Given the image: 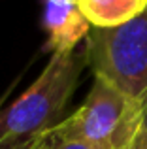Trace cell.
Returning a JSON list of instances; mask_svg holds the SVG:
<instances>
[{
  "label": "cell",
  "instance_id": "1",
  "mask_svg": "<svg viewBox=\"0 0 147 149\" xmlns=\"http://www.w3.org/2000/svg\"><path fill=\"white\" fill-rule=\"evenodd\" d=\"M87 66L85 51L51 53L38 79L15 102L0 108V149H30L66 117V108Z\"/></svg>",
  "mask_w": 147,
  "mask_h": 149
},
{
  "label": "cell",
  "instance_id": "2",
  "mask_svg": "<svg viewBox=\"0 0 147 149\" xmlns=\"http://www.w3.org/2000/svg\"><path fill=\"white\" fill-rule=\"evenodd\" d=\"M83 51L94 76L140 100L147 89V10L115 29L92 26Z\"/></svg>",
  "mask_w": 147,
  "mask_h": 149
},
{
  "label": "cell",
  "instance_id": "3",
  "mask_svg": "<svg viewBox=\"0 0 147 149\" xmlns=\"http://www.w3.org/2000/svg\"><path fill=\"white\" fill-rule=\"evenodd\" d=\"M55 128L92 149H128L138 128V100L94 76L83 104Z\"/></svg>",
  "mask_w": 147,
  "mask_h": 149
},
{
  "label": "cell",
  "instance_id": "4",
  "mask_svg": "<svg viewBox=\"0 0 147 149\" xmlns=\"http://www.w3.org/2000/svg\"><path fill=\"white\" fill-rule=\"evenodd\" d=\"M44 26L51 53L76 51L81 40H87L92 25L79 10L77 0H45Z\"/></svg>",
  "mask_w": 147,
  "mask_h": 149
},
{
  "label": "cell",
  "instance_id": "5",
  "mask_svg": "<svg viewBox=\"0 0 147 149\" xmlns=\"http://www.w3.org/2000/svg\"><path fill=\"white\" fill-rule=\"evenodd\" d=\"M94 29H115L147 10V0H77Z\"/></svg>",
  "mask_w": 147,
  "mask_h": 149
},
{
  "label": "cell",
  "instance_id": "6",
  "mask_svg": "<svg viewBox=\"0 0 147 149\" xmlns=\"http://www.w3.org/2000/svg\"><path fill=\"white\" fill-rule=\"evenodd\" d=\"M30 149H92V147L85 142H79L76 138L60 134L57 128H51L40 140H36L30 146Z\"/></svg>",
  "mask_w": 147,
  "mask_h": 149
},
{
  "label": "cell",
  "instance_id": "7",
  "mask_svg": "<svg viewBox=\"0 0 147 149\" xmlns=\"http://www.w3.org/2000/svg\"><path fill=\"white\" fill-rule=\"evenodd\" d=\"M128 149H147V89L138 100V128Z\"/></svg>",
  "mask_w": 147,
  "mask_h": 149
}]
</instances>
